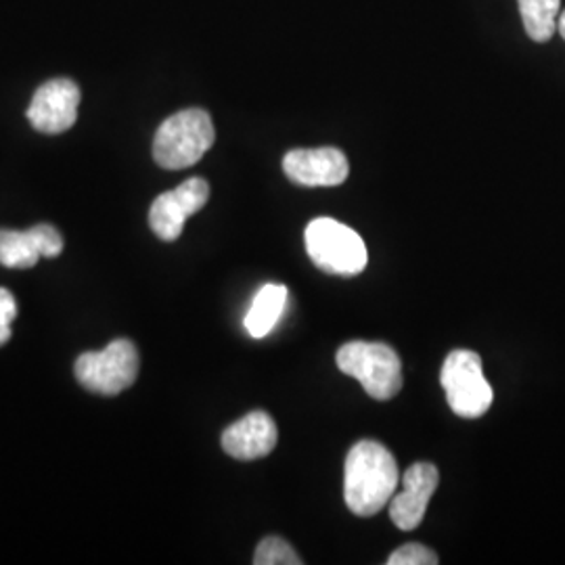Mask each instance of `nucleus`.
I'll list each match as a JSON object with an SVG mask.
<instances>
[{"label":"nucleus","mask_w":565,"mask_h":565,"mask_svg":"<svg viewBox=\"0 0 565 565\" xmlns=\"http://www.w3.org/2000/svg\"><path fill=\"white\" fill-rule=\"evenodd\" d=\"M398 480L401 473L392 452L375 440H363L352 446L345 457V505L359 518H371L387 505Z\"/></svg>","instance_id":"nucleus-1"},{"label":"nucleus","mask_w":565,"mask_h":565,"mask_svg":"<svg viewBox=\"0 0 565 565\" xmlns=\"http://www.w3.org/2000/svg\"><path fill=\"white\" fill-rule=\"evenodd\" d=\"M216 141V130L207 111L182 109L162 121L153 139V158L166 170L191 168Z\"/></svg>","instance_id":"nucleus-2"},{"label":"nucleus","mask_w":565,"mask_h":565,"mask_svg":"<svg viewBox=\"0 0 565 565\" xmlns=\"http://www.w3.org/2000/svg\"><path fill=\"white\" fill-rule=\"evenodd\" d=\"M340 371L359 380L375 401H390L403 387V363L394 348L380 342H350L338 350Z\"/></svg>","instance_id":"nucleus-3"},{"label":"nucleus","mask_w":565,"mask_h":565,"mask_svg":"<svg viewBox=\"0 0 565 565\" xmlns=\"http://www.w3.org/2000/svg\"><path fill=\"white\" fill-rule=\"evenodd\" d=\"M303 239L310 260L329 275H361L369 260L361 235L333 218H315L306 226Z\"/></svg>","instance_id":"nucleus-4"},{"label":"nucleus","mask_w":565,"mask_h":565,"mask_svg":"<svg viewBox=\"0 0 565 565\" xmlns=\"http://www.w3.org/2000/svg\"><path fill=\"white\" fill-rule=\"evenodd\" d=\"M440 382L448 406L463 419H478L492 406V387L486 382L480 354L455 350L446 356Z\"/></svg>","instance_id":"nucleus-5"},{"label":"nucleus","mask_w":565,"mask_h":565,"mask_svg":"<svg viewBox=\"0 0 565 565\" xmlns=\"http://www.w3.org/2000/svg\"><path fill=\"white\" fill-rule=\"evenodd\" d=\"M76 380L99 396H118L137 382L139 352L130 340H116L102 352H84L76 361Z\"/></svg>","instance_id":"nucleus-6"},{"label":"nucleus","mask_w":565,"mask_h":565,"mask_svg":"<svg viewBox=\"0 0 565 565\" xmlns=\"http://www.w3.org/2000/svg\"><path fill=\"white\" fill-rule=\"evenodd\" d=\"M210 198V184L195 177L174 191L162 193L149 210V226L162 242H177L189 216L198 214Z\"/></svg>","instance_id":"nucleus-7"},{"label":"nucleus","mask_w":565,"mask_h":565,"mask_svg":"<svg viewBox=\"0 0 565 565\" xmlns=\"http://www.w3.org/2000/svg\"><path fill=\"white\" fill-rule=\"evenodd\" d=\"M81 88L76 82L57 78L42 84L28 107V120L44 135H61L78 118Z\"/></svg>","instance_id":"nucleus-8"},{"label":"nucleus","mask_w":565,"mask_h":565,"mask_svg":"<svg viewBox=\"0 0 565 565\" xmlns=\"http://www.w3.org/2000/svg\"><path fill=\"white\" fill-rule=\"evenodd\" d=\"M282 170L300 186H338L350 174L345 156L335 147L294 149L282 158Z\"/></svg>","instance_id":"nucleus-9"},{"label":"nucleus","mask_w":565,"mask_h":565,"mask_svg":"<svg viewBox=\"0 0 565 565\" xmlns=\"http://www.w3.org/2000/svg\"><path fill=\"white\" fill-rule=\"evenodd\" d=\"M63 252V237L53 224H36L30 231L0 228V266L32 268L44 258H57Z\"/></svg>","instance_id":"nucleus-10"},{"label":"nucleus","mask_w":565,"mask_h":565,"mask_svg":"<svg viewBox=\"0 0 565 565\" xmlns=\"http://www.w3.org/2000/svg\"><path fill=\"white\" fill-rule=\"evenodd\" d=\"M440 473L431 463H415L404 471L403 490L390 505V518L401 530H415L424 522L427 505L438 488Z\"/></svg>","instance_id":"nucleus-11"},{"label":"nucleus","mask_w":565,"mask_h":565,"mask_svg":"<svg viewBox=\"0 0 565 565\" xmlns=\"http://www.w3.org/2000/svg\"><path fill=\"white\" fill-rule=\"evenodd\" d=\"M277 438L279 434L273 417L264 411H254L224 429L223 448L233 459L254 461L270 455L277 446Z\"/></svg>","instance_id":"nucleus-12"},{"label":"nucleus","mask_w":565,"mask_h":565,"mask_svg":"<svg viewBox=\"0 0 565 565\" xmlns=\"http://www.w3.org/2000/svg\"><path fill=\"white\" fill-rule=\"evenodd\" d=\"M289 291L285 285H275L268 282L256 294L252 308L245 315V329L252 338L263 340L266 338L282 317L285 306H287Z\"/></svg>","instance_id":"nucleus-13"},{"label":"nucleus","mask_w":565,"mask_h":565,"mask_svg":"<svg viewBox=\"0 0 565 565\" xmlns=\"http://www.w3.org/2000/svg\"><path fill=\"white\" fill-rule=\"evenodd\" d=\"M525 32L532 41L546 42L557 30L562 0H518Z\"/></svg>","instance_id":"nucleus-14"},{"label":"nucleus","mask_w":565,"mask_h":565,"mask_svg":"<svg viewBox=\"0 0 565 565\" xmlns=\"http://www.w3.org/2000/svg\"><path fill=\"white\" fill-rule=\"evenodd\" d=\"M256 565H302L300 555L294 551V546L285 543L277 536H268L256 548L254 555Z\"/></svg>","instance_id":"nucleus-15"},{"label":"nucleus","mask_w":565,"mask_h":565,"mask_svg":"<svg viewBox=\"0 0 565 565\" xmlns=\"http://www.w3.org/2000/svg\"><path fill=\"white\" fill-rule=\"evenodd\" d=\"M438 562V555L419 543L401 546L387 557V565H436Z\"/></svg>","instance_id":"nucleus-16"},{"label":"nucleus","mask_w":565,"mask_h":565,"mask_svg":"<svg viewBox=\"0 0 565 565\" xmlns=\"http://www.w3.org/2000/svg\"><path fill=\"white\" fill-rule=\"evenodd\" d=\"M18 319V302L9 289L0 287V345L11 340V323Z\"/></svg>","instance_id":"nucleus-17"},{"label":"nucleus","mask_w":565,"mask_h":565,"mask_svg":"<svg viewBox=\"0 0 565 565\" xmlns=\"http://www.w3.org/2000/svg\"><path fill=\"white\" fill-rule=\"evenodd\" d=\"M557 30H559V34H562V39L565 41V11L562 13V18L557 20Z\"/></svg>","instance_id":"nucleus-18"}]
</instances>
